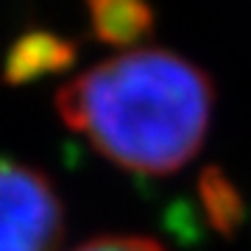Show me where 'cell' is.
<instances>
[{
	"label": "cell",
	"mask_w": 251,
	"mask_h": 251,
	"mask_svg": "<svg viewBox=\"0 0 251 251\" xmlns=\"http://www.w3.org/2000/svg\"><path fill=\"white\" fill-rule=\"evenodd\" d=\"M215 87L198 64L162 48H128L67 81L59 117L112 165L176 173L204 145Z\"/></svg>",
	"instance_id": "1"
},
{
	"label": "cell",
	"mask_w": 251,
	"mask_h": 251,
	"mask_svg": "<svg viewBox=\"0 0 251 251\" xmlns=\"http://www.w3.org/2000/svg\"><path fill=\"white\" fill-rule=\"evenodd\" d=\"M64 209L42 171L0 159V251H59Z\"/></svg>",
	"instance_id": "2"
},
{
	"label": "cell",
	"mask_w": 251,
	"mask_h": 251,
	"mask_svg": "<svg viewBox=\"0 0 251 251\" xmlns=\"http://www.w3.org/2000/svg\"><path fill=\"white\" fill-rule=\"evenodd\" d=\"M95 34L109 45H131L153 25V11L145 0H87Z\"/></svg>",
	"instance_id": "3"
},
{
	"label": "cell",
	"mask_w": 251,
	"mask_h": 251,
	"mask_svg": "<svg viewBox=\"0 0 251 251\" xmlns=\"http://www.w3.org/2000/svg\"><path fill=\"white\" fill-rule=\"evenodd\" d=\"M198 193H201V204H204L209 224L221 234L232 237L246 218V204H243L237 187L229 181V176L218 168H206L204 176H201Z\"/></svg>",
	"instance_id": "4"
},
{
	"label": "cell",
	"mask_w": 251,
	"mask_h": 251,
	"mask_svg": "<svg viewBox=\"0 0 251 251\" xmlns=\"http://www.w3.org/2000/svg\"><path fill=\"white\" fill-rule=\"evenodd\" d=\"M70 48L53 39L48 34H36V36H28L23 39L9 56V78H31L36 73H48V70H62L70 53Z\"/></svg>",
	"instance_id": "5"
},
{
	"label": "cell",
	"mask_w": 251,
	"mask_h": 251,
	"mask_svg": "<svg viewBox=\"0 0 251 251\" xmlns=\"http://www.w3.org/2000/svg\"><path fill=\"white\" fill-rule=\"evenodd\" d=\"M75 251H165L156 240L137 237V234H106L78 246Z\"/></svg>",
	"instance_id": "6"
}]
</instances>
